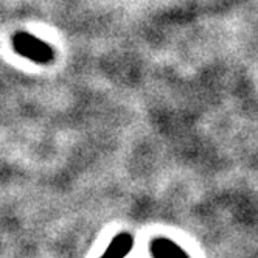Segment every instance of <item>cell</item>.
<instances>
[{"label":"cell","instance_id":"cell-1","mask_svg":"<svg viewBox=\"0 0 258 258\" xmlns=\"http://www.w3.org/2000/svg\"><path fill=\"white\" fill-rule=\"evenodd\" d=\"M13 47L19 54L38 64H48L54 56L53 48L48 44L24 31L14 36Z\"/></svg>","mask_w":258,"mask_h":258},{"label":"cell","instance_id":"cell-2","mask_svg":"<svg viewBox=\"0 0 258 258\" xmlns=\"http://www.w3.org/2000/svg\"><path fill=\"white\" fill-rule=\"evenodd\" d=\"M151 253L154 258H190L188 253L180 249L168 238H157L151 243Z\"/></svg>","mask_w":258,"mask_h":258},{"label":"cell","instance_id":"cell-3","mask_svg":"<svg viewBox=\"0 0 258 258\" xmlns=\"http://www.w3.org/2000/svg\"><path fill=\"white\" fill-rule=\"evenodd\" d=\"M133 246H134V238L131 233H126V232L118 233L112 241H110V244L107 246L101 258H124L131 252Z\"/></svg>","mask_w":258,"mask_h":258}]
</instances>
